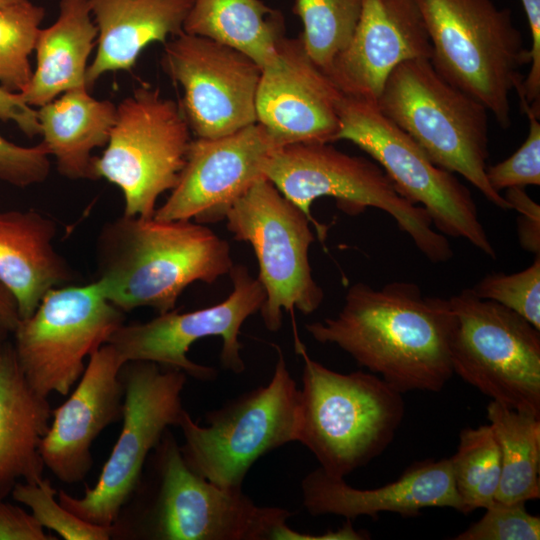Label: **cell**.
<instances>
[{"instance_id":"cell-1","label":"cell","mask_w":540,"mask_h":540,"mask_svg":"<svg viewBox=\"0 0 540 540\" xmlns=\"http://www.w3.org/2000/svg\"><path fill=\"white\" fill-rule=\"evenodd\" d=\"M449 300L422 294L412 282L374 289L351 285L334 316L305 325L321 344H333L399 392H440L453 376Z\"/></svg>"},{"instance_id":"cell-2","label":"cell","mask_w":540,"mask_h":540,"mask_svg":"<svg viewBox=\"0 0 540 540\" xmlns=\"http://www.w3.org/2000/svg\"><path fill=\"white\" fill-rule=\"evenodd\" d=\"M96 265L95 282L118 309L162 314L190 284H212L234 263L229 243L204 224L123 214L101 227Z\"/></svg>"},{"instance_id":"cell-3","label":"cell","mask_w":540,"mask_h":540,"mask_svg":"<svg viewBox=\"0 0 540 540\" xmlns=\"http://www.w3.org/2000/svg\"><path fill=\"white\" fill-rule=\"evenodd\" d=\"M303 359L297 442L327 474L345 478L392 443L405 413L402 393L378 375L333 371L312 359L295 335Z\"/></svg>"},{"instance_id":"cell-4","label":"cell","mask_w":540,"mask_h":540,"mask_svg":"<svg viewBox=\"0 0 540 540\" xmlns=\"http://www.w3.org/2000/svg\"><path fill=\"white\" fill-rule=\"evenodd\" d=\"M263 172L307 215L321 240L327 227L313 218L311 205L318 198L330 197L349 215L368 207L386 212L432 263H445L453 256L449 240L433 227L427 211L401 196L373 160L349 155L330 143H295L275 148Z\"/></svg>"},{"instance_id":"cell-5","label":"cell","mask_w":540,"mask_h":540,"mask_svg":"<svg viewBox=\"0 0 540 540\" xmlns=\"http://www.w3.org/2000/svg\"><path fill=\"white\" fill-rule=\"evenodd\" d=\"M431 44L430 62L449 84L511 126L510 93L530 62L508 8L493 0H415Z\"/></svg>"},{"instance_id":"cell-6","label":"cell","mask_w":540,"mask_h":540,"mask_svg":"<svg viewBox=\"0 0 540 540\" xmlns=\"http://www.w3.org/2000/svg\"><path fill=\"white\" fill-rule=\"evenodd\" d=\"M377 106L434 164L471 183L503 210L510 205L486 177L489 112L444 80L430 59H412L388 77Z\"/></svg>"},{"instance_id":"cell-7","label":"cell","mask_w":540,"mask_h":540,"mask_svg":"<svg viewBox=\"0 0 540 540\" xmlns=\"http://www.w3.org/2000/svg\"><path fill=\"white\" fill-rule=\"evenodd\" d=\"M274 372L265 385L208 411L204 426L186 411L178 425L189 467L215 485L242 489L251 466L262 456L297 442L299 388L278 346Z\"/></svg>"},{"instance_id":"cell-8","label":"cell","mask_w":540,"mask_h":540,"mask_svg":"<svg viewBox=\"0 0 540 540\" xmlns=\"http://www.w3.org/2000/svg\"><path fill=\"white\" fill-rule=\"evenodd\" d=\"M152 495L137 534L157 540H275L293 512L257 505L193 471L169 429L152 451Z\"/></svg>"},{"instance_id":"cell-9","label":"cell","mask_w":540,"mask_h":540,"mask_svg":"<svg viewBox=\"0 0 540 540\" xmlns=\"http://www.w3.org/2000/svg\"><path fill=\"white\" fill-rule=\"evenodd\" d=\"M120 376L122 428L97 482L81 497L57 492L58 502L67 510L104 527H115L124 505L140 487L148 456L169 427H178L186 412L182 403L185 372L149 361H129Z\"/></svg>"},{"instance_id":"cell-10","label":"cell","mask_w":540,"mask_h":540,"mask_svg":"<svg viewBox=\"0 0 540 540\" xmlns=\"http://www.w3.org/2000/svg\"><path fill=\"white\" fill-rule=\"evenodd\" d=\"M448 300L453 374L493 401L540 416V330L470 288Z\"/></svg>"},{"instance_id":"cell-11","label":"cell","mask_w":540,"mask_h":540,"mask_svg":"<svg viewBox=\"0 0 540 540\" xmlns=\"http://www.w3.org/2000/svg\"><path fill=\"white\" fill-rule=\"evenodd\" d=\"M339 118L337 141H350L367 153L401 196L427 211L438 232L465 239L486 256L496 258L473 195L454 173L434 164L376 104L343 95Z\"/></svg>"},{"instance_id":"cell-12","label":"cell","mask_w":540,"mask_h":540,"mask_svg":"<svg viewBox=\"0 0 540 540\" xmlns=\"http://www.w3.org/2000/svg\"><path fill=\"white\" fill-rule=\"evenodd\" d=\"M191 140L180 104L143 85L117 105L106 149L93 160L96 180L121 190L124 215L152 217L176 186Z\"/></svg>"},{"instance_id":"cell-13","label":"cell","mask_w":540,"mask_h":540,"mask_svg":"<svg viewBox=\"0 0 540 540\" xmlns=\"http://www.w3.org/2000/svg\"><path fill=\"white\" fill-rule=\"evenodd\" d=\"M226 226L235 240L250 244L256 255L266 299L260 309L269 331L282 326L283 311L309 315L323 302L309 249L315 240L311 220L268 179L255 182L230 208Z\"/></svg>"},{"instance_id":"cell-14","label":"cell","mask_w":540,"mask_h":540,"mask_svg":"<svg viewBox=\"0 0 540 540\" xmlns=\"http://www.w3.org/2000/svg\"><path fill=\"white\" fill-rule=\"evenodd\" d=\"M124 320V312L106 299L95 281L49 290L12 333L28 384L44 397L67 396L83 374L85 360Z\"/></svg>"},{"instance_id":"cell-15","label":"cell","mask_w":540,"mask_h":540,"mask_svg":"<svg viewBox=\"0 0 540 540\" xmlns=\"http://www.w3.org/2000/svg\"><path fill=\"white\" fill-rule=\"evenodd\" d=\"M233 290L216 305L190 312L171 311L141 323L122 324L109 337L123 360L149 361L183 371L199 381H213L214 367L191 361L187 353L199 339H222L220 362L223 369L240 374L245 370L239 340L243 323L260 311L266 294L258 278L244 265H233L228 273Z\"/></svg>"},{"instance_id":"cell-16","label":"cell","mask_w":540,"mask_h":540,"mask_svg":"<svg viewBox=\"0 0 540 540\" xmlns=\"http://www.w3.org/2000/svg\"><path fill=\"white\" fill-rule=\"evenodd\" d=\"M163 71L183 89L180 104L197 138H218L257 122L262 68L243 52L181 33L164 44Z\"/></svg>"},{"instance_id":"cell-17","label":"cell","mask_w":540,"mask_h":540,"mask_svg":"<svg viewBox=\"0 0 540 540\" xmlns=\"http://www.w3.org/2000/svg\"><path fill=\"white\" fill-rule=\"evenodd\" d=\"M276 147L265 129L254 123L218 138L191 140L176 186L154 217L217 223L258 180Z\"/></svg>"},{"instance_id":"cell-18","label":"cell","mask_w":540,"mask_h":540,"mask_svg":"<svg viewBox=\"0 0 540 540\" xmlns=\"http://www.w3.org/2000/svg\"><path fill=\"white\" fill-rule=\"evenodd\" d=\"M343 94L307 55L300 39L284 37L262 68L256 116L276 148L332 143L340 130Z\"/></svg>"},{"instance_id":"cell-19","label":"cell","mask_w":540,"mask_h":540,"mask_svg":"<svg viewBox=\"0 0 540 540\" xmlns=\"http://www.w3.org/2000/svg\"><path fill=\"white\" fill-rule=\"evenodd\" d=\"M125 361L109 343L88 358L68 399L52 409L48 431L40 444L45 465L60 481H83L93 466L91 447L101 432L122 419Z\"/></svg>"},{"instance_id":"cell-20","label":"cell","mask_w":540,"mask_h":540,"mask_svg":"<svg viewBox=\"0 0 540 540\" xmlns=\"http://www.w3.org/2000/svg\"><path fill=\"white\" fill-rule=\"evenodd\" d=\"M430 57L429 36L415 0H363L355 32L327 75L344 96L377 105L397 66Z\"/></svg>"},{"instance_id":"cell-21","label":"cell","mask_w":540,"mask_h":540,"mask_svg":"<svg viewBox=\"0 0 540 540\" xmlns=\"http://www.w3.org/2000/svg\"><path fill=\"white\" fill-rule=\"evenodd\" d=\"M301 493L309 514L337 515L351 521L359 516L377 519L382 512L411 517L431 507L462 511L450 458L416 462L395 481L368 489L350 486L344 478L318 467L302 479Z\"/></svg>"},{"instance_id":"cell-22","label":"cell","mask_w":540,"mask_h":540,"mask_svg":"<svg viewBox=\"0 0 540 540\" xmlns=\"http://www.w3.org/2000/svg\"><path fill=\"white\" fill-rule=\"evenodd\" d=\"M55 222L35 210H0V282L14 296L20 319L30 317L51 289L76 273L55 249Z\"/></svg>"},{"instance_id":"cell-23","label":"cell","mask_w":540,"mask_h":540,"mask_svg":"<svg viewBox=\"0 0 540 540\" xmlns=\"http://www.w3.org/2000/svg\"><path fill=\"white\" fill-rule=\"evenodd\" d=\"M194 0H89L97 26V50L86 72L91 90L107 72L131 70L141 52L154 42L184 32Z\"/></svg>"},{"instance_id":"cell-24","label":"cell","mask_w":540,"mask_h":540,"mask_svg":"<svg viewBox=\"0 0 540 540\" xmlns=\"http://www.w3.org/2000/svg\"><path fill=\"white\" fill-rule=\"evenodd\" d=\"M51 414L48 397L28 384L9 340L0 352V500L18 482L43 478L40 444Z\"/></svg>"},{"instance_id":"cell-25","label":"cell","mask_w":540,"mask_h":540,"mask_svg":"<svg viewBox=\"0 0 540 540\" xmlns=\"http://www.w3.org/2000/svg\"><path fill=\"white\" fill-rule=\"evenodd\" d=\"M91 16L89 0H60L56 21L38 33L36 69L19 93L28 105L40 107L67 91L87 89V62L98 35Z\"/></svg>"},{"instance_id":"cell-26","label":"cell","mask_w":540,"mask_h":540,"mask_svg":"<svg viewBox=\"0 0 540 540\" xmlns=\"http://www.w3.org/2000/svg\"><path fill=\"white\" fill-rule=\"evenodd\" d=\"M74 89L38 107L41 144L56 160L58 172L72 180H96L92 151L106 146L117 106Z\"/></svg>"},{"instance_id":"cell-27","label":"cell","mask_w":540,"mask_h":540,"mask_svg":"<svg viewBox=\"0 0 540 540\" xmlns=\"http://www.w3.org/2000/svg\"><path fill=\"white\" fill-rule=\"evenodd\" d=\"M183 30L235 48L263 68L285 37V21L261 0H194Z\"/></svg>"},{"instance_id":"cell-28","label":"cell","mask_w":540,"mask_h":540,"mask_svg":"<svg viewBox=\"0 0 540 540\" xmlns=\"http://www.w3.org/2000/svg\"><path fill=\"white\" fill-rule=\"evenodd\" d=\"M501 453L496 500L527 502L540 497V416L491 400L486 408Z\"/></svg>"},{"instance_id":"cell-29","label":"cell","mask_w":540,"mask_h":540,"mask_svg":"<svg viewBox=\"0 0 540 540\" xmlns=\"http://www.w3.org/2000/svg\"><path fill=\"white\" fill-rule=\"evenodd\" d=\"M450 461L461 513L486 508L496 500L501 453L489 424L461 430L457 451Z\"/></svg>"},{"instance_id":"cell-30","label":"cell","mask_w":540,"mask_h":540,"mask_svg":"<svg viewBox=\"0 0 540 540\" xmlns=\"http://www.w3.org/2000/svg\"><path fill=\"white\" fill-rule=\"evenodd\" d=\"M362 1L295 0L293 13L303 24L298 38L310 59L326 74L355 32Z\"/></svg>"},{"instance_id":"cell-31","label":"cell","mask_w":540,"mask_h":540,"mask_svg":"<svg viewBox=\"0 0 540 540\" xmlns=\"http://www.w3.org/2000/svg\"><path fill=\"white\" fill-rule=\"evenodd\" d=\"M44 16L29 0L0 8V86L9 92H23L32 78L29 57Z\"/></svg>"},{"instance_id":"cell-32","label":"cell","mask_w":540,"mask_h":540,"mask_svg":"<svg viewBox=\"0 0 540 540\" xmlns=\"http://www.w3.org/2000/svg\"><path fill=\"white\" fill-rule=\"evenodd\" d=\"M57 492L43 477L35 483L18 482L10 496L27 506L44 529L65 540H108L115 534L114 527L89 523L67 510L58 502Z\"/></svg>"},{"instance_id":"cell-33","label":"cell","mask_w":540,"mask_h":540,"mask_svg":"<svg viewBox=\"0 0 540 540\" xmlns=\"http://www.w3.org/2000/svg\"><path fill=\"white\" fill-rule=\"evenodd\" d=\"M470 289L477 297L512 310L540 330V254L524 270L488 274Z\"/></svg>"},{"instance_id":"cell-34","label":"cell","mask_w":540,"mask_h":540,"mask_svg":"<svg viewBox=\"0 0 540 540\" xmlns=\"http://www.w3.org/2000/svg\"><path fill=\"white\" fill-rule=\"evenodd\" d=\"M516 93L520 108L527 116L529 129L525 141L511 156L487 166V180L499 193L512 187L540 185V111L533 109L521 93Z\"/></svg>"},{"instance_id":"cell-35","label":"cell","mask_w":540,"mask_h":540,"mask_svg":"<svg viewBox=\"0 0 540 540\" xmlns=\"http://www.w3.org/2000/svg\"><path fill=\"white\" fill-rule=\"evenodd\" d=\"M484 515L456 540H539L540 518L530 514L525 502L495 500L484 508Z\"/></svg>"},{"instance_id":"cell-36","label":"cell","mask_w":540,"mask_h":540,"mask_svg":"<svg viewBox=\"0 0 540 540\" xmlns=\"http://www.w3.org/2000/svg\"><path fill=\"white\" fill-rule=\"evenodd\" d=\"M50 171L49 153L40 143L18 146L0 135V180L25 188L46 180Z\"/></svg>"},{"instance_id":"cell-37","label":"cell","mask_w":540,"mask_h":540,"mask_svg":"<svg viewBox=\"0 0 540 540\" xmlns=\"http://www.w3.org/2000/svg\"><path fill=\"white\" fill-rule=\"evenodd\" d=\"M510 205L519 213L517 233L521 247L535 255L540 254V205L536 203L521 187L505 190L503 195Z\"/></svg>"},{"instance_id":"cell-38","label":"cell","mask_w":540,"mask_h":540,"mask_svg":"<svg viewBox=\"0 0 540 540\" xmlns=\"http://www.w3.org/2000/svg\"><path fill=\"white\" fill-rule=\"evenodd\" d=\"M521 2L531 34L530 69L527 76L516 84L514 91L520 92L533 109L540 111V0Z\"/></svg>"},{"instance_id":"cell-39","label":"cell","mask_w":540,"mask_h":540,"mask_svg":"<svg viewBox=\"0 0 540 540\" xmlns=\"http://www.w3.org/2000/svg\"><path fill=\"white\" fill-rule=\"evenodd\" d=\"M37 519L18 505L0 500V540H55Z\"/></svg>"},{"instance_id":"cell-40","label":"cell","mask_w":540,"mask_h":540,"mask_svg":"<svg viewBox=\"0 0 540 540\" xmlns=\"http://www.w3.org/2000/svg\"><path fill=\"white\" fill-rule=\"evenodd\" d=\"M0 120L12 121L28 137L40 135L37 110L28 105L19 93L0 86Z\"/></svg>"},{"instance_id":"cell-41","label":"cell","mask_w":540,"mask_h":540,"mask_svg":"<svg viewBox=\"0 0 540 540\" xmlns=\"http://www.w3.org/2000/svg\"><path fill=\"white\" fill-rule=\"evenodd\" d=\"M369 538L366 533L357 531L351 520H346L342 527L335 531L313 535L301 533L285 524L277 535V540H361Z\"/></svg>"},{"instance_id":"cell-42","label":"cell","mask_w":540,"mask_h":540,"mask_svg":"<svg viewBox=\"0 0 540 540\" xmlns=\"http://www.w3.org/2000/svg\"><path fill=\"white\" fill-rule=\"evenodd\" d=\"M19 321L17 302L12 293L0 282V325L13 333Z\"/></svg>"},{"instance_id":"cell-43","label":"cell","mask_w":540,"mask_h":540,"mask_svg":"<svg viewBox=\"0 0 540 540\" xmlns=\"http://www.w3.org/2000/svg\"><path fill=\"white\" fill-rule=\"evenodd\" d=\"M12 335V333L0 325V352L2 351L5 344L10 340L9 337Z\"/></svg>"},{"instance_id":"cell-44","label":"cell","mask_w":540,"mask_h":540,"mask_svg":"<svg viewBox=\"0 0 540 540\" xmlns=\"http://www.w3.org/2000/svg\"><path fill=\"white\" fill-rule=\"evenodd\" d=\"M27 0H0V8L16 5L23 3Z\"/></svg>"}]
</instances>
